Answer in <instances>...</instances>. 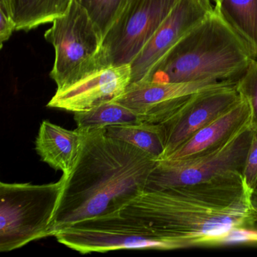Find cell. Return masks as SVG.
I'll use <instances>...</instances> for the list:
<instances>
[{
    "mask_svg": "<svg viewBox=\"0 0 257 257\" xmlns=\"http://www.w3.org/2000/svg\"><path fill=\"white\" fill-rule=\"evenodd\" d=\"M16 31V22L11 0H0V48Z\"/></svg>",
    "mask_w": 257,
    "mask_h": 257,
    "instance_id": "obj_23",
    "label": "cell"
},
{
    "mask_svg": "<svg viewBox=\"0 0 257 257\" xmlns=\"http://www.w3.org/2000/svg\"><path fill=\"white\" fill-rule=\"evenodd\" d=\"M252 135L249 126L217 151L189 160L158 161L146 189L196 184L232 173L242 174Z\"/></svg>",
    "mask_w": 257,
    "mask_h": 257,
    "instance_id": "obj_8",
    "label": "cell"
},
{
    "mask_svg": "<svg viewBox=\"0 0 257 257\" xmlns=\"http://www.w3.org/2000/svg\"><path fill=\"white\" fill-rule=\"evenodd\" d=\"M81 129L80 154L64 177L50 236L76 222L120 211L145 190L158 162L141 149L111 138L106 127Z\"/></svg>",
    "mask_w": 257,
    "mask_h": 257,
    "instance_id": "obj_2",
    "label": "cell"
},
{
    "mask_svg": "<svg viewBox=\"0 0 257 257\" xmlns=\"http://www.w3.org/2000/svg\"><path fill=\"white\" fill-rule=\"evenodd\" d=\"M231 244L257 245V224L249 228L231 230L215 241V246Z\"/></svg>",
    "mask_w": 257,
    "mask_h": 257,
    "instance_id": "obj_22",
    "label": "cell"
},
{
    "mask_svg": "<svg viewBox=\"0 0 257 257\" xmlns=\"http://www.w3.org/2000/svg\"><path fill=\"white\" fill-rule=\"evenodd\" d=\"M249 126L250 109L241 97L231 109L198 131L163 160H189L217 151Z\"/></svg>",
    "mask_w": 257,
    "mask_h": 257,
    "instance_id": "obj_13",
    "label": "cell"
},
{
    "mask_svg": "<svg viewBox=\"0 0 257 257\" xmlns=\"http://www.w3.org/2000/svg\"><path fill=\"white\" fill-rule=\"evenodd\" d=\"M71 0H11L16 31H28L53 22L67 11Z\"/></svg>",
    "mask_w": 257,
    "mask_h": 257,
    "instance_id": "obj_17",
    "label": "cell"
},
{
    "mask_svg": "<svg viewBox=\"0 0 257 257\" xmlns=\"http://www.w3.org/2000/svg\"><path fill=\"white\" fill-rule=\"evenodd\" d=\"M111 138L128 143L162 160L165 150V131L163 124L147 121L118 124L106 127Z\"/></svg>",
    "mask_w": 257,
    "mask_h": 257,
    "instance_id": "obj_15",
    "label": "cell"
},
{
    "mask_svg": "<svg viewBox=\"0 0 257 257\" xmlns=\"http://www.w3.org/2000/svg\"><path fill=\"white\" fill-rule=\"evenodd\" d=\"M180 0H128L103 37L100 67L130 64Z\"/></svg>",
    "mask_w": 257,
    "mask_h": 257,
    "instance_id": "obj_6",
    "label": "cell"
},
{
    "mask_svg": "<svg viewBox=\"0 0 257 257\" xmlns=\"http://www.w3.org/2000/svg\"><path fill=\"white\" fill-rule=\"evenodd\" d=\"M45 34L53 46L55 59L50 73L57 88L65 86L99 68L103 37L77 0H71L64 15L57 18Z\"/></svg>",
    "mask_w": 257,
    "mask_h": 257,
    "instance_id": "obj_5",
    "label": "cell"
},
{
    "mask_svg": "<svg viewBox=\"0 0 257 257\" xmlns=\"http://www.w3.org/2000/svg\"><path fill=\"white\" fill-rule=\"evenodd\" d=\"M55 237L59 243L82 254L119 249H172L150 237L139 223L120 211L76 222L60 230Z\"/></svg>",
    "mask_w": 257,
    "mask_h": 257,
    "instance_id": "obj_7",
    "label": "cell"
},
{
    "mask_svg": "<svg viewBox=\"0 0 257 257\" xmlns=\"http://www.w3.org/2000/svg\"><path fill=\"white\" fill-rule=\"evenodd\" d=\"M83 132L68 130L45 120L36 138L35 149L41 160L65 177L73 171L82 149Z\"/></svg>",
    "mask_w": 257,
    "mask_h": 257,
    "instance_id": "obj_14",
    "label": "cell"
},
{
    "mask_svg": "<svg viewBox=\"0 0 257 257\" xmlns=\"http://www.w3.org/2000/svg\"><path fill=\"white\" fill-rule=\"evenodd\" d=\"M242 175L246 186L252 192L257 188V130L254 129Z\"/></svg>",
    "mask_w": 257,
    "mask_h": 257,
    "instance_id": "obj_21",
    "label": "cell"
},
{
    "mask_svg": "<svg viewBox=\"0 0 257 257\" xmlns=\"http://www.w3.org/2000/svg\"><path fill=\"white\" fill-rule=\"evenodd\" d=\"M240 98L234 80L193 94L168 119L161 123L165 131V150L162 160L231 109Z\"/></svg>",
    "mask_w": 257,
    "mask_h": 257,
    "instance_id": "obj_9",
    "label": "cell"
},
{
    "mask_svg": "<svg viewBox=\"0 0 257 257\" xmlns=\"http://www.w3.org/2000/svg\"><path fill=\"white\" fill-rule=\"evenodd\" d=\"M74 120L80 128L107 127L141 121L135 112L115 100L85 112H76Z\"/></svg>",
    "mask_w": 257,
    "mask_h": 257,
    "instance_id": "obj_18",
    "label": "cell"
},
{
    "mask_svg": "<svg viewBox=\"0 0 257 257\" xmlns=\"http://www.w3.org/2000/svg\"><path fill=\"white\" fill-rule=\"evenodd\" d=\"M229 80L192 82H132L117 101L137 114L141 121L163 123L195 93L216 88Z\"/></svg>",
    "mask_w": 257,
    "mask_h": 257,
    "instance_id": "obj_10",
    "label": "cell"
},
{
    "mask_svg": "<svg viewBox=\"0 0 257 257\" xmlns=\"http://www.w3.org/2000/svg\"><path fill=\"white\" fill-rule=\"evenodd\" d=\"M250 200L252 209L257 215V188H255L251 193Z\"/></svg>",
    "mask_w": 257,
    "mask_h": 257,
    "instance_id": "obj_24",
    "label": "cell"
},
{
    "mask_svg": "<svg viewBox=\"0 0 257 257\" xmlns=\"http://www.w3.org/2000/svg\"><path fill=\"white\" fill-rule=\"evenodd\" d=\"M127 1H128V0H127Z\"/></svg>",
    "mask_w": 257,
    "mask_h": 257,
    "instance_id": "obj_25",
    "label": "cell"
},
{
    "mask_svg": "<svg viewBox=\"0 0 257 257\" xmlns=\"http://www.w3.org/2000/svg\"><path fill=\"white\" fill-rule=\"evenodd\" d=\"M214 11L246 42L257 58V0H215Z\"/></svg>",
    "mask_w": 257,
    "mask_h": 257,
    "instance_id": "obj_16",
    "label": "cell"
},
{
    "mask_svg": "<svg viewBox=\"0 0 257 257\" xmlns=\"http://www.w3.org/2000/svg\"><path fill=\"white\" fill-rule=\"evenodd\" d=\"M241 173L196 184L145 189L120 212L172 249L213 246L231 230L257 224Z\"/></svg>",
    "mask_w": 257,
    "mask_h": 257,
    "instance_id": "obj_1",
    "label": "cell"
},
{
    "mask_svg": "<svg viewBox=\"0 0 257 257\" xmlns=\"http://www.w3.org/2000/svg\"><path fill=\"white\" fill-rule=\"evenodd\" d=\"M236 89L246 100L251 112V127L257 130V60L236 81Z\"/></svg>",
    "mask_w": 257,
    "mask_h": 257,
    "instance_id": "obj_20",
    "label": "cell"
},
{
    "mask_svg": "<svg viewBox=\"0 0 257 257\" xmlns=\"http://www.w3.org/2000/svg\"><path fill=\"white\" fill-rule=\"evenodd\" d=\"M89 13L103 37L124 8L127 0H77Z\"/></svg>",
    "mask_w": 257,
    "mask_h": 257,
    "instance_id": "obj_19",
    "label": "cell"
},
{
    "mask_svg": "<svg viewBox=\"0 0 257 257\" xmlns=\"http://www.w3.org/2000/svg\"><path fill=\"white\" fill-rule=\"evenodd\" d=\"M132 81L130 64L97 69L78 80L57 88L48 107L68 112H85L116 100Z\"/></svg>",
    "mask_w": 257,
    "mask_h": 257,
    "instance_id": "obj_12",
    "label": "cell"
},
{
    "mask_svg": "<svg viewBox=\"0 0 257 257\" xmlns=\"http://www.w3.org/2000/svg\"><path fill=\"white\" fill-rule=\"evenodd\" d=\"M0 183V251L10 252L50 236L65 183Z\"/></svg>",
    "mask_w": 257,
    "mask_h": 257,
    "instance_id": "obj_4",
    "label": "cell"
},
{
    "mask_svg": "<svg viewBox=\"0 0 257 257\" xmlns=\"http://www.w3.org/2000/svg\"><path fill=\"white\" fill-rule=\"evenodd\" d=\"M213 10L211 0H180L131 63V83L145 79L153 67Z\"/></svg>",
    "mask_w": 257,
    "mask_h": 257,
    "instance_id": "obj_11",
    "label": "cell"
},
{
    "mask_svg": "<svg viewBox=\"0 0 257 257\" xmlns=\"http://www.w3.org/2000/svg\"><path fill=\"white\" fill-rule=\"evenodd\" d=\"M255 58L246 42L213 10L171 49L143 80H234L244 73Z\"/></svg>",
    "mask_w": 257,
    "mask_h": 257,
    "instance_id": "obj_3",
    "label": "cell"
}]
</instances>
